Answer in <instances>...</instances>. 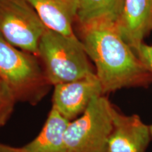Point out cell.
<instances>
[{
	"label": "cell",
	"mask_w": 152,
	"mask_h": 152,
	"mask_svg": "<svg viewBox=\"0 0 152 152\" xmlns=\"http://www.w3.org/2000/svg\"><path fill=\"white\" fill-rule=\"evenodd\" d=\"M80 30V40L94 62L104 95L123 88L147 87L151 84L152 73L116 28L98 25Z\"/></svg>",
	"instance_id": "cell-1"
},
{
	"label": "cell",
	"mask_w": 152,
	"mask_h": 152,
	"mask_svg": "<svg viewBox=\"0 0 152 152\" xmlns=\"http://www.w3.org/2000/svg\"><path fill=\"white\" fill-rule=\"evenodd\" d=\"M37 57L54 86L95 73L84 45L77 36L68 37L47 28L39 41Z\"/></svg>",
	"instance_id": "cell-2"
},
{
	"label": "cell",
	"mask_w": 152,
	"mask_h": 152,
	"mask_svg": "<svg viewBox=\"0 0 152 152\" xmlns=\"http://www.w3.org/2000/svg\"><path fill=\"white\" fill-rule=\"evenodd\" d=\"M0 77L14 93L17 102L35 106L52 86L40 60L9 43L0 35Z\"/></svg>",
	"instance_id": "cell-3"
},
{
	"label": "cell",
	"mask_w": 152,
	"mask_h": 152,
	"mask_svg": "<svg viewBox=\"0 0 152 152\" xmlns=\"http://www.w3.org/2000/svg\"><path fill=\"white\" fill-rule=\"evenodd\" d=\"M111 106L105 95L97 96L84 113L70 121L64 135L67 152H106L113 128Z\"/></svg>",
	"instance_id": "cell-4"
},
{
	"label": "cell",
	"mask_w": 152,
	"mask_h": 152,
	"mask_svg": "<svg viewBox=\"0 0 152 152\" xmlns=\"http://www.w3.org/2000/svg\"><path fill=\"white\" fill-rule=\"evenodd\" d=\"M47 29L27 0H0V35L13 46L37 56Z\"/></svg>",
	"instance_id": "cell-5"
},
{
	"label": "cell",
	"mask_w": 152,
	"mask_h": 152,
	"mask_svg": "<svg viewBox=\"0 0 152 152\" xmlns=\"http://www.w3.org/2000/svg\"><path fill=\"white\" fill-rule=\"evenodd\" d=\"M104 95L96 74L54 86L52 107L69 121L81 115L94 97Z\"/></svg>",
	"instance_id": "cell-6"
},
{
	"label": "cell",
	"mask_w": 152,
	"mask_h": 152,
	"mask_svg": "<svg viewBox=\"0 0 152 152\" xmlns=\"http://www.w3.org/2000/svg\"><path fill=\"white\" fill-rule=\"evenodd\" d=\"M111 115L113 128L106 152H146L152 139L149 125L137 115L121 113L113 104Z\"/></svg>",
	"instance_id": "cell-7"
},
{
	"label": "cell",
	"mask_w": 152,
	"mask_h": 152,
	"mask_svg": "<svg viewBox=\"0 0 152 152\" xmlns=\"http://www.w3.org/2000/svg\"><path fill=\"white\" fill-rule=\"evenodd\" d=\"M116 29L136 53L152 30V0H124Z\"/></svg>",
	"instance_id": "cell-8"
},
{
	"label": "cell",
	"mask_w": 152,
	"mask_h": 152,
	"mask_svg": "<svg viewBox=\"0 0 152 152\" xmlns=\"http://www.w3.org/2000/svg\"><path fill=\"white\" fill-rule=\"evenodd\" d=\"M45 26L68 37H76L73 24L77 22L80 0H27Z\"/></svg>",
	"instance_id": "cell-9"
},
{
	"label": "cell",
	"mask_w": 152,
	"mask_h": 152,
	"mask_svg": "<svg viewBox=\"0 0 152 152\" xmlns=\"http://www.w3.org/2000/svg\"><path fill=\"white\" fill-rule=\"evenodd\" d=\"M70 121L52 108L38 135L21 147L23 152H67L64 135Z\"/></svg>",
	"instance_id": "cell-10"
},
{
	"label": "cell",
	"mask_w": 152,
	"mask_h": 152,
	"mask_svg": "<svg viewBox=\"0 0 152 152\" xmlns=\"http://www.w3.org/2000/svg\"><path fill=\"white\" fill-rule=\"evenodd\" d=\"M124 0H80L77 18L80 29L98 25L117 28Z\"/></svg>",
	"instance_id": "cell-11"
},
{
	"label": "cell",
	"mask_w": 152,
	"mask_h": 152,
	"mask_svg": "<svg viewBox=\"0 0 152 152\" xmlns=\"http://www.w3.org/2000/svg\"><path fill=\"white\" fill-rule=\"evenodd\" d=\"M16 102L14 93L0 77V128L3 127L10 118Z\"/></svg>",
	"instance_id": "cell-12"
},
{
	"label": "cell",
	"mask_w": 152,
	"mask_h": 152,
	"mask_svg": "<svg viewBox=\"0 0 152 152\" xmlns=\"http://www.w3.org/2000/svg\"><path fill=\"white\" fill-rule=\"evenodd\" d=\"M142 64L152 73V46L142 43L136 52Z\"/></svg>",
	"instance_id": "cell-13"
},
{
	"label": "cell",
	"mask_w": 152,
	"mask_h": 152,
	"mask_svg": "<svg viewBox=\"0 0 152 152\" xmlns=\"http://www.w3.org/2000/svg\"><path fill=\"white\" fill-rule=\"evenodd\" d=\"M0 152H23L21 147H14L0 143Z\"/></svg>",
	"instance_id": "cell-14"
},
{
	"label": "cell",
	"mask_w": 152,
	"mask_h": 152,
	"mask_svg": "<svg viewBox=\"0 0 152 152\" xmlns=\"http://www.w3.org/2000/svg\"><path fill=\"white\" fill-rule=\"evenodd\" d=\"M149 128H150V132H151V135L152 138V124L149 125Z\"/></svg>",
	"instance_id": "cell-15"
}]
</instances>
